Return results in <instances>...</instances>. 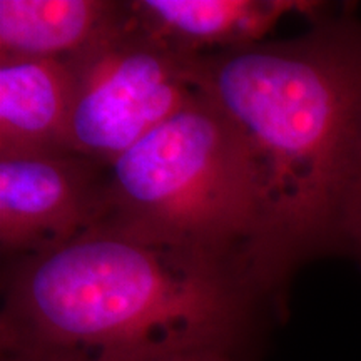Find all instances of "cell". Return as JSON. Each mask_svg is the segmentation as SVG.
I'll return each instance as SVG.
<instances>
[{"label": "cell", "instance_id": "obj_1", "mask_svg": "<svg viewBox=\"0 0 361 361\" xmlns=\"http://www.w3.org/2000/svg\"><path fill=\"white\" fill-rule=\"evenodd\" d=\"M283 293L246 261L112 223L4 264L0 348L20 361L241 353Z\"/></svg>", "mask_w": 361, "mask_h": 361}, {"label": "cell", "instance_id": "obj_2", "mask_svg": "<svg viewBox=\"0 0 361 361\" xmlns=\"http://www.w3.org/2000/svg\"><path fill=\"white\" fill-rule=\"evenodd\" d=\"M194 85L236 133L278 276L338 251L361 135V22L314 19L310 32L189 59Z\"/></svg>", "mask_w": 361, "mask_h": 361}, {"label": "cell", "instance_id": "obj_3", "mask_svg": "<svg viewBox=\"0 0 361 361\" xmlns=\"http://www.w3.org/2000/svg\"><path fill=\"white\" fill-rule=\"evenodd\" d=\"M201 92V90H200ZM112 223L256 266L279 291L264 221L236 133L202 92L104 166Z\"/></svg>", "mask_w": 361, "mask_h": 361}, {"label": "cell", "instance_id": "obj_4", "mask_svg": "<svg viewBox=\"0 0 361 361\" xmlns=\"http://www.w3.org/2000/svg\"><path fill=\"white\" fill-rule=\"evenodd\" d=\"M67 151L109 164L200 96L179 56L128 13L106 35L67 59Z\"/></svg>", "mask_w": 361, "mask_h": 361}, {"label": "cell", "instance_id": "obj_5", "mask_svg": "<svg viewBox=\"0 0 361 361\" xmlns=\"http://www.w3.org/2000/svg\"><path fill=\"white\" fill-rule=\"evenodd\" d=\"M104 166L72 152L0 157L2 263L56 251L102 221Z\"/></svg>", "mask_w": 361, "mask_h": 361}, {"label": "cell", "instance_id": "obj_6", "mask_svg": "<svg viewBox=\"0 0 361 361\" xmlns=\"http://www.w3.org/2000/svg\"><path fill=\"white\" fill-rule=\"evenodd\" d=\"M133 17L142 29L191 59L266 40L293 12L322 17V7L300 0H133Z\"/></svg>", "mask_w": 361, "mask_h": 361}, {"label": "cell", "instance_id": "obj_7", "mask_svg": "<svg viewBox=\"0 0 361 361\" xmlns=\"http://www.w3.org/2000/svg\"><path fill=\"white\" fill-rule=\"evenodd\" d=\"M69 109L67 61L0 57V157L69 152Z\"/></svg>", "mask_w": 361, "mask_h": 361}, {"label": "cell", "instance_id": "obj_8", "mask_svg": "<svg viewBox=\"0 0 361 361\" xmlns=\"http://www.w3.org/2000/svg\"><path fill=\"white\" fill-rule=\"evenodd\" d=\"M128 2L0 0V57L67 59L124 20Z\"/></svg>", "mask_w": 361, "mask_h": 361}, {"label": "cell", "instance_id": "obj_9", "mask_svg": "<svg viewBox=\"0 0 361 361\" xmlns=\"http://www.w3.org/2000/svg\"><path fill=\"white\" fill-rule=\"evenodd\" d=\"M338 251L353 256L361 264V135L343 201Z\"/></svg>", "mask_w": 361, "mask_h": 361}, {"label": "cell", "instance_id": "obj_10", "mask_svg": "<svg viewBox=\"0 0 361 361\" xmlns=\"http://www.w3.org/2000/svg\"><path fill=\"white\" fill-rule=\"evenodd\" d=\"M241 353L224 350H201V351H184V353H173L152 356V358H141L133 361H241Z\"/></svg>", "mask_w": 361, "mask_h": 361}, {"label": "cell", "instance_id": "obj_11", "mask_svg": "<svg viewBox=\"0 0 361 361\" xmlns=\"http://www.w3.org/2000/svg\"><path fill=\"white\" fill-rule=\"evenodd\" d=\"M2 361H20V360H16V358H8V356H2Z\"/></svg>", "mask_w": 361, "mask_h": 361}]
</instances>
